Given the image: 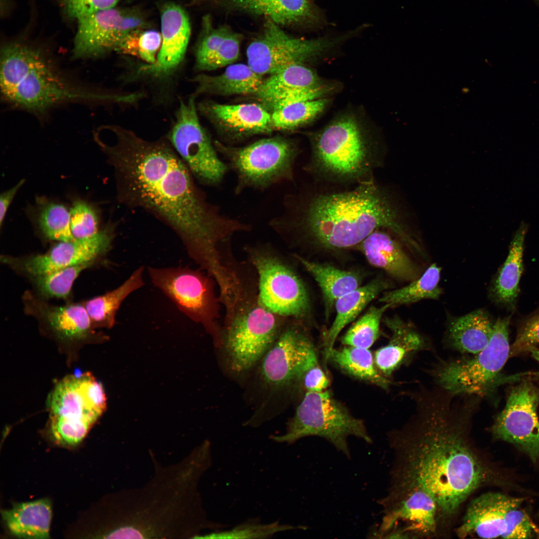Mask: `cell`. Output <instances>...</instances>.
Segmentation results:
<instances>
[{
    "label": "cell",
    "mask_w": 539,
    "mask_h": 539,
    "mask_svg": "<svg viewBox=\"0 0 539 539\" xmlns=\"http://www.w3.org/2000/svg\"><path fill=\"white\" fill-rule=\"evenodd\" d=\"M380 501L385 514L378 534L383 535L391 530L396 523L403 521L408 530L427 535L435 532L437 504L425 491L412 488L399 494L387 496Z\"/></svg>",
    "instance_id": "44dd1931"
},
{
    "label": "cell",
    "mask_w": 539,
    "mask_h": 539,
    "mask_svg": "<svg viewBox=\"0 0 539 539\" xmlns=\"http://www.w3.org/2000/svg\"><path fill=\"white\" fill-rule=\"evenodd\" d=\"M24 312L46 326L58 337L77 340L87 337L93 328L83 303L58 306L27 290L22 296Z\"/></svg>",
    "instance_id": "7402d4cb"
},
{
    "label": "cell",
    "mask_w": 539,
    "mask_h": 539,
    "mask_svg": "<svg viewBox=\"0 0 539 539\" xmlns=\"http://www.w3.org/2000/svg\"><path fill=\"white\" fill-rule=\"evenodd\" d=\"M228 2L236 9L257 14L259 0H227Z\"/></svg>",
    "instance_id": "816d5d0a"
},
{
    "label": "cell",
    "mask_w": 539,
    "mask_h": 539,
    "mask_svg": "<svg viewBox=\"0 0 539 539\" xmlns=\"http://www.w3.org/2000/svg\"><path fill=\"white\" fill-rule=\"evenodd\" d=\"M318 436L330 443L347 458L351 454L347 439L354 436L372 443L362 420L353 416L329 391H307L287 424L284 434L272 436V440L292 444L308 436Z\"/></svg>",
    "instance_id": "52a82bcc"
},
{
    "label": "cell",
    "mask_w": 539,
    "mask_h": 539,
    "mask_svg": "<svg viewBox=\"0 0 539 539\" xmlns=\"http://www.w3.org/2000/svg\"><path fill=\"white\" fill-rule=\"evenodd\" d=\"M327 99H318L292 103L271 112L273 128L280 130H292L311 122L325 109Z\"/></svg>",
    "instance_id": "f35d334b"
},
{
    "label": "cell",
    "mask_w": 539,
    "mask_h": 539,
    "mask_svg": "<svg viewBox=\"0 0 539 539\" xmlns=\"http://www.w3.org/2000/svg\"><path fill=\"white\" fill-rule=\"evenodd\" d=\"M296 529V527L278 522L269 524L259 523L256 520L247 521L228 531L221 530L202 536L201 539H263L271 537L278 532Z\"/></svg>",
    "instance_id": "ee69618b"
},
{
    "label": "cell",
    "mask_w": 539,
    "mask_h": 539,
    "mask_svg": "<svg viewBox=\"0 0 539 539\" xmlns=\"http://www.w3.org/2000/svg\"><path fill=\"white\" fill-rule=\"evenodd\" d=\"M193 80L198 84L197 93L231 95L255 94L264 79L248 64L237 63L228 65L221 74L200 75Z\"/></svg>",
    "instance_id": "f546056e"
},
{
    "label": "cell",
    "mask_w": 539,
    "mask_h": 539,
    "mask_svg": "<svg viewBox=\"0 0 539 539\" xmlns=\"http://www.w3.org/2000/svg\"><path fill=\"white\" fill-rule=\"evenodd\" d=\"M39 228L47 239L58 242L74 240L70 229V213L64 205L51 203L43 207L38 218Z\"/></svg>",
    "instance_id": "b9f144b4"
},
{
    "label": "cell",
    "mask_w": 539,
    "mask_h": 539,
    "mask_svg": "<svg viewBox=\"0 0 539 539\" xmlns=\"http://www.w3.org/2000/svg\"><path fill=\"white\" fill-rule=\"evenodd\" d=\"M537 516L539 518V511L538 512V513L537 514Z\"/></svg>",
    "instance_id": "db71d44e"
},
{
    "label": "cell",
    "mask_w": 539,
    "mask_h": 539,
    "mask_svg": "<svg viewBox=\"0 0 539 539\" xmlns=\"http://www.w3.org/2000/svg\"><path fill=\"white\" fill-rule=\"evenodd\" d=\"M162 44L156 60L141 67V71L155 75L174 70L183 60L191 35L190 20L179 5L168 3L161 14Z\"/></svg>",
    "instance_id": "603a6c76"
},
{
    "label": "cell",
    "mask_w": 539,
    "mask_h": 539,
    "mask_svg": "<svg viewBox=\"0 0 539 539\" xmlns=\"http://www.w3.org/2000/svg\"><path fill=\"white\" fill-rule=\"evenodd\" d=\"M528 226L522 223L511 243L508 256L498 272L490 289L496 303L509 310L516 307L520 292L519 282L523 271V253Z\"/></svg>",
    "instance_id": "83f0119b"
},
{
    "label": "cell",
    "mask_w": 539,
    "mask_h": 539,
    "mask_svg": "<svg viewBox=\"0 0 539 539\" xmlns=\"http://www.w3.org/2000/svg\"><path fill=\"white\" fill-rule=\"evenodd\" d=\"M323 84L312 69L303 64H294L269 75L255 95L268 109L274 101L291 91Z\"/></svg>",
    "instance_id": "836d02e7"
},
{
    "label": "cell",
    "mask_w": 539,
    "mask_h": 539,
    "mask_svg": "<svg viewBox=\"0 0 539 539\" xmlns=\"http://www.w3.org/2000/svg\"><path fill=\"white\" fill-rule=\"evenodd\" d=\"M310 143L304 169L318 183L348 186L369 181L384 163L379 143L351 116L332 121L312 136Z\"/></svg>",
    "instance_id": "8992f818"
},
{
    "label": "cell",
    "mask_w": 539,
    "mask_h": 539,
    "mask_svg": "<svg viewBox=\"0 0 539 539\" xmlns=\"http://www.w3.org/2000/svg\"><path fill=\"white\" fill-rule=\"evenodd\" d=\"M353 35L350 31L338 36L297 37L268 19L262 32L247 47L248 64L262 76L270 75L290 65L312 60Z\"/></svg>",
    "instance_id": "8fae6325"
},
{
    "label": "cell",
    "mask_w": 539,
    "mask_h": 539,
    "mask_svg": "<svg viewBox=\"0 0 539 539\" xmlns=\"http://www.w3.org/2000/svg\"><path fill=\"white\" fill-rule=\"evenodd\" d=\"M386 229H378L354 248L368 262L391 276L403 280L415 279L417 271L399 243Z\"/></svg>",
    "instance_id": "cb8c5ba5"
},
{
    "label": "cell",
    "mask_w": 539,
    "mask_h": 539,
    "mask_svg": "<svg viewBox=\"0 0 539 539\" xmlns=\"http://www.w3.org/2000/svg\"><path fill=\"white\" fill-rule=\"evenodd\" d=\"M147 272L154 286L181 312L218 338L219 300L215 294L213 279L186 267H148Z\"/></svg>",
    "instance_id": "4fadbf2b"
},
{
    "label": "cell",
    "mask_w": 539,
    "mask_h": 539,
    "mask_svg": "<svg viewBox=\"0 0 539 539\" xmlns=\"http://www.w3.org/2000/svg\"><path fill=\"white\" fill-rule=\"evenodd\" d=\"M389 304L380 307L372 306L357 320L341 338L346 346L369 349L379 335L380 324L383 313Z\"/></svg>",
    "instance_id": "ab89813d"
},
{
    "label": "cell",
    "mask_w": 539,
    "mask_h": 539,
    "mask_svg": "<svg viewBox=\"0 0 539 539\" xmlns=\"http://www.w3.org/2000/svg\"></svg>",
    "instance_id": "11a10c76"
},
{
    "label": "cell",
    "mask_w": 539,
    "mask_h": 539,
    "mask_svg": "<svg viewBox=\"0 0 539 539\" xmlns=\"http://www.w3.org/2000/svg\"><path fill=\"white\" fill-rule=\"evenodd\" d=\"M51 415L82 419L93 424L106 408L101 384L89 373L68 376L55 386L48 398Z\"/></svg>",
    "instance_id": "ffe728a7"
},
{
    "label": "cell",
    "mask_w": 539,
    "mask_h": 539,
    "mask_svg": "<svg viewBox=\"0 0 539 539\" xmlns=\"http://www.w3.org/2000/svg\"><path fill=\"white\" fill-rule=\"evenodd\" d=\"M295 257L311 274L323 295L327 319L336 301L345 294L360 286L359 276L355 272L342 270L332 266L308 261L298 255Z\"/></svg>",
    "instance_id": "e575fe53"
},
{
    "label": "cell",
    "mask_w": 539,
    "mask_h": 539,
    "mask_svg": "<svg viewBox=\"0 0 539 539\" xmlns=\"http://www.w3.org/2000/svg\"><path fill=\"white\" fill-rule=\"evenodd\" d=\"M93 424L84 420L50 415L49 434L56 444L74 447L82 442Z\"/></svg>",
    "instance_id": "7bdbcfd3"
},
{
    "label": "cell",
    "mask_w": 539,
    "mask_h": 539,
    "mask_svg": "<svg viewBox=\"0 0 539 539\" xmlns=\"http://www.w3.org/2000/svg\"><path fill=\"white\" fill-rule=\"evenodd\" d=\"M256 298L246 297L227 322L225 344L230 367L236 373L253 367L283 330V318Z\"/></svg>",
    "instance_id": "30bf717a"
},
{
    "label": "cell",
    "mask_w": 539,
    "mask_h": 539,
    "mask_svg": "<svg viewBox=\"0 0 539 539\" xmlns=\"http://www.w3.org/2000/svg\"><path fill=\"white\" fill-rule=\"evenodd\" d=\"M388 283L384 279L375 278L363 286L345 294L335 303L336 316L327 331L324 342L325 364L334 348L338 334L346 325L352 322L373 299L386 289Z\"/></svg>",
    "instance_id": "f1b7e54d"
},
{
    "label": "cell",
    "mask_w": 539,
    "mask_h": 539,
    "mask_svg": "<svg viewBox=\"0 0 539 539\" xmlns=\"http://www.w3.org/2000/svg\"><path fill=\"white\" fill-rule=\"evenodd\" d=\"M153 460L154 474L143 486L107 499L99 537L199 539L203 530L224 528L208 518L199 490L212 464L208 441L175 463L164 466Z\"/></svg>",
    "instance_id": "3957f363"
},
{
    "label": "cell",
    "mask_w": 539,
    "mask_h": 539,
    "mask_svg": "<svg viewBox=\"0 0 539 539\" xmlns=\"http://www.w3.org/2000/svg\"><path fill=\"white\" fill-rule=\"evenodd\" d=\"M539 344V308L523 319L515 341L510 347L509 358L529 352Z\"/></svg>",
    "instance_id": "7dc6e473"
},
{
    "label": "cell",
    "mask_w": 539,
    "mask_h": 539,
    "mask_svg": "<svg viewBox=\"0 0 539 539\" xmlns=\"http://www.w3.org/2000/svg\"><path fill=\"white\" fill-rule=\"evenodd\" d=\"M70 213V229L74 239L89 238L99 232L97 215L93 207L84 201H74Z\"/></svg>",
    "instance_id": "bcb514c9"
},
{
    "label": "cell",
    "mask_w": 539,
    "mask_h": 539,
    "mask_svg": "<svg viewBox=\"0 0 539 539\" xmlns=\"http://www.w3.org/2000/svg\"><path fill=\"white\" fill-rule=\"evenodd\" d=\"M170 140L194 176L202 183L217 186L229 170L198 118L195 97L182 101L176 114Z\"/></svg>",
    "instance_id": "5bb4252c"
},
{
    "label": "cell",
    "mask_w": 539,
    "mask_h": 539,
    "mask_svg": "<svg viewBox=\"0 0 539 539\" xmlns=\"http://www.w3.org/2000/svg\"><path fill=\"white\" fill-rule=\"evenodd\" d=\"M416 412L403 430L391 436L396 451L390 493L417 488L428 493L444 515L461 505L492 475L469 442L478 397L461 403L440 388L413 395Z\"/></svg>",
    "instance_id": "7a4b0ae2"
},
{
    "label": "cell",
    "mask_w": 539,
    "mask_h": 539,
    "mask_svg": "<svg viewBox=\"0 0 539 539\" xmlns=\"http://www.w3.org/2000/svg\"><path fill=\"white\" fill-rule=\"evenodd\" d=\"M77 20L73 48L76 58H95L115 51L129 33L145 28L147 24L140 12L115 7L92 12Z\"/></svg>",
    "instance_id": "e0dca14e"
},
{
    "label": "cell",
    "mask_w": 539,
    "mask_h": 539,
    "mask_svg": "<svg viewBox=\"0 0 539 539\" xmlns=\"http://www.w3.org/2000/svg\"><path fill=\"white\" fill-rule=\"evenodd\" d=\"M532 356L539 363V349L535 347L531 349L530 351Z\"/></svg>",
    "instance_id": "f5cc1de1"
},
{
    "label": "cell",
    "mask_w": 539,
    "mask_h": 539,
    "mask_svg": "<svg viewBox=\"0 0 539 539\" xmlns=\"http://www.w3.org/2000/svg\"><path fill=\"white\" fill-rule=\"evenodd\" d=\"M217 149L227 161L229 169L237 177L235 192L246 189L265 190L276 184L294 180V167L298 150L285 138H264L242 147L220 143Z\"/></svg>",
    "instance_id": "9c48e42d"
},
{
    "label": "cell",
    "mask_w": 539,
    "mask_h": 539,
    "mask_svg": "<svg viewBox=\"0 0 539 539\" xmlns=\"http://www.w3.org/2000/svg\"><path fill=\"white\" fill-rule=\"evenodd\" d=\"M113 239L112 229L107 227L89 238L59 242L44 254L3 255L0 261L16 272L30 278L87 262H97L109 251Z\"/></svg>",
    "instance_id": "ac0fdd59"
},
{
    "label": "cell",
    "mask_w": 539,
    "mask_h": 539,
    "mask_svg": "<svg viewBox=\"0 0 539 539\" xmlns=\"http://www.w3.org/2000/svg\"><path fill=\"white\" fill-rule=\"evenodd\" d=\"M329 360L346 374L384 389L391 384V381L375 367L368 349L349 346L340 349L333 348L329 354Z\"/></svg>",
    "instance_id": "d590c367"
},
{
    "label": "cell",
    "mask_w": 539,
    "mask_h": 539,
    "mask_svg": "<svg viewBox=\"0 0 539 539\" xmlns=\"http://www.w3.org/2000/svg\"><path fill=\"white\" fill-rule=\"evenodd\" d=\"M233 32L230 28L224 26L208 28L196 50V68L200 70H209L214 58Z\"/></svg>",
    "instance_id": "f6af8a7d"
},
{
    "label": "cell",
    "mask_w": 539,
    "mask_h": 539,
    "mask_svg": "<svg viewBox=\"0 0 539 539\" xmlns=\"http://www.w3.org/2000/svg\"><path fill=\"white\" fill-rule=\"evenodd\" d=\"M203 109L235 138L269 133L273 128L271 113L263 105L213 103Z\"/></svg>",
    "instance_id": "d4e9b609"
},
{
    "label": "cell",
    "mask_w": 539,
    "mask_h": 539,
    "mask_svg": "<svg viewBox=\"0 0 539 539\" xmlns=\"http://www.w3.org/2000/svg\"><path fill=\"white\" fill-rule=\"evenodd\" d=\"M262 359L261 377L268 385L274 389L300 380L307 370L318 364L310 338L294 325L283 329Z\"/></svg>",
    "instance_id": "d6986e66"
},
{
    "label": "cell",
    "mask_w": 539,
    "mask_h": 539,
    "mask_svg": "<svg viewBox=\"0 0 539 539\" xmlns=\"http://www.w3.org/2000/svg\"><path fill=\"white\" fill-rule=\"evenodd\" d=\"M4 523L12 536L24 539H47L52 517L50 501L42 499L17 503L1 511Z\"/></svg>",
    "instance_id": "4316f807"
},
{
    "label": "cell",
    "mask_w": 539,
    "mask_h": 539,
    "mask_svg": "<svg viewBox=\"0 0 539 539\" xmlns=\"http://www.w3.org/2000/svg\"><path fill=\"white\" fill-rule=\"evenodd\" d=\"M324 185L288 196L286 212L272 220L271 226L294 230L330 250L354 248L381 229L415 244L394 195L385 185L375 179L348 186Z\"/></svg>",
    "instance_id": "277c9868"
},
{
    "label": "cell",
    "mask_w": 539,
    "mask_h": 539,
    "mask_svg": "<svg viewBox=\"0 0 539 539\" xmlns=\"http://www.w3.org/2000/svg\"><path fill=\"white\" fill-rule=\"evenodd\" d=\"M386 323L392 336L388 344L376 351L374 360L378 371L387 378L426 346L423 337L399 318L386 319Z\"/></svg>",
    "instance_id": "484cf974"
},
{
    "label": "cell",
    "mask_w": 539,
    "mask_h": 539,
    "mask_svg": "<svg viewBox=\"0 0 539 539\" xmlns=\"http://www.w3.org/2000/svg\"><path fill=\"white\" fill-rule=\"evenodd\" d=\"M25 182L24 180H20L15 186L9 190L3 192L0 197V226H2L6 213L9 205H10L15 195L18 190L21 187Z\"/></svg>",
    "instance_id": "f907efd6"
},
{
    "label": "cell",
    "mask_w": 539,
    "mask_h": 539,
    "mask_svg": "<svg viewBox=\"0 0 539 539\" xmlns=\"http://www.w3.org/2000/svg\"><path fill=\"white\" fill-rule=\"evenodd\" d=\"M306 391L322 392L329 386L327 376L319 364L307 370L300 379Z\"/></svg>",
    "instance_id": "681fc988"
},
{
    "label": "cell",
    "mask_w": 539,
    "mask_h": 539,
    "mask_svg": "<svg viewBox=\"0 0 539 539\" xmlns=\"http://www.w3.org/2000/svg\"><path fill=\"white\" fill-rule=\"evenodd\" d=\"M250 255L259 277V302L283 317H299L309 309L306 290L302 281L286 264L271 252L252 249Z\"/></svg>",
    "instance_id": "9a60e30c"
},
{
    "label": "cell",
    "mask_w": 539,
    "mask_h": 539,
    "mask_svg": "<svg viewBox=\"0 0 539 539\" xmlns=\"http://www.w3.org/2000/svg\"><path fill=\"white\" fill-rule=\"evenodd\" d=\"M67 15L78 19L92 12L115 7L119 0H59Z\"/></svg>",
    "instance_id": "c3c4849f"
},
{
    "label": "cell",
    "mask_w": 539,
    "mask_h": 539,
    "mask_svg": "<svg viewBox=\"0 0 539 539\" xmlns=\"http://www.w3.org/2000/svg\"><path fill=\"white\" fill-rule=\"evenodd\" d=\"M144 268L136 269L117 288L86 301L84 305L94 328H110L116 322V315L123 301L144 285Z\"/></svg>",
    "instance_id": "d6a6232c"
},
{
    "label": "cell",
    "mask_w": 539,
    "mask_h": 539,
    "mask_svg": "<svg viewBox=\"0 0 539 539\" xmlns=\"http://www.w3.org/2000/svg\"><path fill=\"white\" fill-rule=\"evenodd\" d=\"M539 404L538 389L524 381L512 389L504 409L491 427L495 439L513 445L534 463L539 459Z\"/></svg>",
    "instance_id": "2e32d148"
},
{
    "label": "cell",
    "mask_w": 539,
    "mask_h": 539,
    "mask_svg": "<svg viewBox=\"0 0 539 539\" xmlns=\"http://www.w3.org/2000/svg\"><path fill=\"white\" fill-rule=\"evenodd\" d=\"M96 262H87L29 278L36 289L35 293L40 297L44 299H67L70 296L74 281L79 274Z\"/></svg>",
    "instance_id": "74e56055"
},
{
    "label": "cell",
    "mask_w": 539,
    "mask_h": 539,
    "mask_svg": "<svg viewBox=\"0 0 539 539\" xmlns=\"http://www.w3.org/2000/svg\"><path fill=\"white\" fill-rule=\"evenodd\" d=\"M112 142L96 139L114 168L118 200L143 208L167 224L203 269L217 268L219 247L246 224L220 212L196 186L188 167L163 141H148L111 127Z\"/></svg>",
    "instance_id": "6da1fadb"
},
{
    "label": "cell",
    "mask_w": 539,
    "mask_h": 539,
    "mask_svg": "<svg viewBox=\"0 0 539 539\" xmlns=\"http://www.w3.org/2000/svg\"><path fill=\"white\" fill-rule=\"evenodd\" d=\"M0 86L5 103L40 117L64 104L107 97L76 80L44 51L20 42L1 48Z\"/></svg>",
    "instance_id": "5b68a950"
},
{
    "label": "cell",
    "mask_w": 539,
    "mask_h": 539,
    "mask_svg": "<svg viewBox=\"0 0 539 539\" xmlns=\"http://www.w3.org/2000/svg\"><path fill=\"white\" fill-rule=\"evenodd\" d=\"M257 14L266 16L279 25H305L316 29L326 23L314 0H259Z\"/></svg>",
    "instance_id": "1f68e13d"
},
{
    "label": "cell",
    "mask_w": 539,
    "mask_h": 539,
    "mask_svg": "<svg viewBox=\"0 0 539 539\" xmlns=\"http://www.w3.org/2000/svg\"><path fill=\"white\" fill-rule=\"evenodd\" d=\"M162 44L161 33L153 29L132 30L122 40L116 51L135 56L148 63L155 62Z\"/></svg>",
    "instance_id": "60d3db41"
},
{
    "label": "cell",
    "mask_w": 539,
    "mask_h": 539,
    "mask_svg": "<svg viewBox=\"0 0 539 539\" xmlns=\"http://www.w3.org/2000/svg\"><path fill=\"white\" fill-rule=\"evenodd\" d=\"M441 269L436 264L431 265L418 278L397 289L386 291L379 301L389 304L391 307L409 304L424 299H438L442 293L439 287Z\"/></svg>",
    "instance_id": "8d00e7d4"
},
{
    "label": "cell",
    "mask_w": 539,
    "mask_h": 539,
    "mask_svg": "<svg viewBox=\"0 0 539 539\" xmlns=\"http://www.w3.org/2000/svg\"><path fill=\"white\" fill-rule=\"evenodd\" d=\"M510 319V315L498 318L488 343L475 355L440 363L433 371L439 387L455 396L479 397L495 387L499 373L509 358Z\"/></svg>",
    "instance_id": "ba28073f"
},
{
    "label": "cell",
    "mask_w": 539,
    "mask_h": 539,
    "mask_svg": "<svg viewBox=\"0 0 539 539\" xmlns=\"http://www.w3.org/2000/svg\"><path fill=\"white\" fill-rule=\"evenodd\" d=\"M525 499L499 492L482 494L468 505L458 535L463 538H533L538 530L522 507Z\"/></svg>",
    "instance_id": "7c38bea8"
},
{
    "label": "cell",
    "mask_w": 539,
    "mask_h": 539,
    "mask_svg": "<svg viewBox=\"0 0 539 539\" xmlns=\"http://www.w3.org/2000/svg\"><path fill=\"white\" fill-rule=\"evenodd\" d=\"M494 324L487 313L482 309L457 317L449 327L450 345L463 353L477 354L488 343Z\"/></svg>",
    "instance_id": "4dcf8cb0"
}]
</instances>
